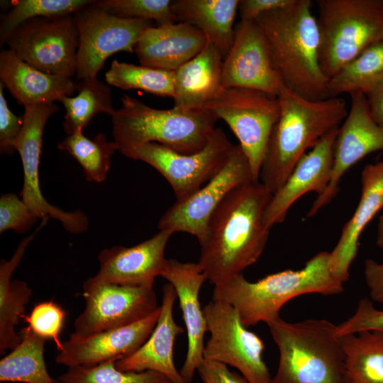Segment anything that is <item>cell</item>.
<instances>
[{
	"mask_svg": "<svg viewBox=\"0 0 383 383\" xmlns=\"http://www.w3.org/2000/svg\"><path fill=\"white\" fill-rule=\"evenodd\" d=\"M319 59L328 79L383 40V0H317Z\"/></svg>",
	"mask_w": 383,
	"mask_h": 383,
	"instance_id": "52a82bcc",
	"label": "cell"
},
{
	"mask_svg": "<svg viewBox=\"0 0 383 383\" xmlns=\"http://www.w3.org/2000/svg\"><path fill=\"white\" fill-rule=\"evenodd\" d=\"M364 275L371 299L383 306V262L366 260Z\"/></svg>",
	"mask_w": 383,
	"mask_h": 383,
	"instance_id": "ee69618b",
	"label": "cell"
},
{
	"mask_svg": "<svg viewBox=\"0 0 383 383\" xmlns=\"http://www.w3.org/2000/svg\"><path fill=\"white\" fill-rule=\"evenodd\" d=\"M177 296L170 283L162 287L160 313L157 323L145 342L132 355L116 362L123 372L153 371L165 375L171 383H188L174 362L177 337L184 329L174 321L173 308Z\"/></svg>",
	"mask_w": 383,
	"mask_h": 383,
	"instance_id": "7402d4cb",
	"label": "cell"
},
{
	"mask_svg": "<svg viewBox=\"0 0 383 383\" xmlns=\"http://www.w3.org/2000/svg\"><path fill=\"white\" fill-rule=\"evenodd\" d=\"M203 311L211 335L204 346V359L236 368L248 383H272L262 358L265 344L243 324L236 310L211 299Z\"/></svg>",
	"mask_w": 383,
	"mask_h": 383,
	"instance_id": "30bf717a",
	"label": "cell"
},
{
	"mask_svg": "<svg viewBox=\"0 0 383 383\" xmlns=\"http://www.w3.org/2000/svg\"><path fill=\"white\" fill-rule=\"evenodd\" d=\"M310 0H293L255 21L265 38L272 65L282 84L310 100L329 98L320 64V34Z\"/></svg>",
	"mask_w": 383,
	"mask_h": 383,
	"instance_id": "7a4b0ae2",
	"label": "cell"
},
{
	"mask_svg": "<svg viewBox=\"0 0 383 383\" xmlns=\"http://www.w3.org/2000/svg\"><path fill=\"white\" fill-rule=\"evenodd\" d=\"M339 127L328 133L299 160L283 185L272 194L263 216L269 228L282 223L291 206L305 194L314 192L318 196L324 192L331 177Z\"/></svg>",
	"mask_w": 383,
	"mask_h": 383,
	"instance_id": "ffe728a7",
	"label": "cell"
},
{
	"mask_svg": "<svg viewBox=\"0 0 383 383\" xmlns=\"http://www.w3.org/2000/svg\"><path fill=\"white\" fill-rule=\"evenodd\" d=\"M363 331L383 333V310L375 308L367 298L360 300L352 316L336 325V335L339 338Z\"/></svg>",
	"mask_w": 383,
	"mask_h": 383,
	"instance_id": "ab89813d",
	"label": "cell"
},
{
	"mask_svg": "<svg viewBox=\"0 0 383 383\" xmlns=\"http://www.w3.org/2000/svg\"><path fill=\"white\" fill-rule=\"evenodd\" d=\"M111 360L91 367L68 368L58 380L62 383H171L165 375L153 371L123 372Z\"/></svg>",
	"mask_w": 383,
	"mask_h": 383,
	"instance_id": "d590c367",
	"label": "cell"
},
{
	"mask_svg": "<svg viewBox=\"0 0 383 383\" xmlns=\"http://www.w3.org/2000/svg\"><path fill=\"white\" fill-rule=\"evenodd\" d=\"M160 313V306L148 317L130 325L88 335L74 332L62 343L55 362L70 368L91 367L127 357L150 336Z\"/></svg>",
	"mask_w": 383,
	"mask_h": 383,
	"instance_id": "d6986e66",
	"label": "cell"
},
{
	"mask_svg": "<svg viewBox=\"0 0 383 383\" xmlns=\"http://www.w3.org/2000/svg\"><path fill=\"white\" fill-rule=\"evenodd\" d=\"M111 116L116 145L156 143L182 154L201 151L208 143L218 120L207 109H157L128 95Z\"/></svg>",
	"mask_w": 383,
	"mask_h": 383,
	"instance_id": "8992f818",
	"label": "cell"
},
{
	"mask_svg": "<svg viewBox=\"0 0 383 383\" xmlns=\"http://www.w3.org/2000/svg\"><path fill=\"white\" fill-rule=\"evenodd\" d=\"M171 0H98L94 4L109 13L122 18L155 21L158 25L177 21Z\"/></svg>",
	"mask_w": 383,
	"mask_h": 383,
	"instance_id": "8d00e7d4",
	"label": "cell"
},
{
	"mask_svg": "<svg viewBox=\"0 0 383 383\" xmlns=\"http://www.w3.org/2000/svg\"><path fill=\"white\" fill-rule=\"evenodd\" d=\"M267 325L279 352L272 383H345V353L336 325L281 318Z\"/></svg>",
	"mask_w": 383,
	"mask_h": 383,
	"instance_id": "5b68a950",
	"label": "cell"
},
{
	"mask_svg": "<svg viewBox=\"0 0 383 383\" xmlns=\"http://www.w3.org/2000/svg\"><path fill=\"white\" fill-rule=\"evenodd\" d=\"M5 43L18 58L40 71L70 78L76 75L79 34L73 14L29 20Z\"/></svg>",
	"mask_w": 383,
	"mask_h": 383,
	"instance_id": "8fae6325",
	"label": "cell"
},
{
	"mask_svg": "<svg viewBox=\"0 0 383 383\" xmlns=\"http://www.w3.org/2000/svg\"><path fill=\"white\" fill-rule=\"evenodd\" d=\"M91 0H18L12 8L1 15L0 44L25 22L40 17H57L74 14L91 4Z\"/></svg>",
	"mask_w": 383,
	"mask_h": 383,
	"instance_id": "e575fe53",
	"label": "cell"
},
{
	"mask_svg": "<svg viewBox=\"0 0 383 383\" xmlns=\"http://www.w3.org/2000/svg\"><path fill=\"white\" fill-rule=\"evenodd\" d=\"M84 311L74 322V333L88 335L139 321L160 306L153 287L103 284L83 288Z\"/></svg>",
	"mask_w": 383,
	"mask_h": 383,
	"instance_id": "9a60e30c",
	"label": "cell"
},
{
	"mask_svg": "<svg viewBox=\"0 0 383 383\" xmlns=\"http://www.w3.org/2000/svg\"><path fill=\"white\" fill-rule=\"evenodd\" d=\"M282 85L272 65L260 26L255 20L240 19L234 28L232 45L223 58L222 88H247L277 97Z\"/></svg>",
	"mask_w": 383,
	"mask_h": 383,
	"instance_id": "e0dca14e",
	"label": "cell"
},
{
	"mask_svg": "<svg viewBox=\"0 0 383 383\" xmlns=\"http://www.w3.org/2000/svg\"><path fill=\"white\" fill-rule=\"evenodd\" d=\"M109 85L121 89H140L173 99L174 72L114 60L105 74Z\"/></svg>",
	"mask_w": 383,
	"mask_h": 383,
	"instance_id": "836d02e7",
	"label": "cell"
},
{
	"mask_svg": "<svg viewBox=\"0 0 383 383\" xmlns=\"http://www.w3.org/2000/svg\"><path fill=\"white\" fill-rule=\"evenodd\" d=\"M277 99L280 114L271 133L259 177L272 194L283 185L299 160L328 133L338 128L348 112L342 98L310 100L284 85Z\"/></svg>",
	"mask_w": 383,
	"mask_h": 383,
	"instance_id": "3957f363",
	"label": "cell"
},
{
	"mask_svg": "<svg viewBox=\"0 0 383 383\" xmlns=\"http://www.w3.org/2000/svg\"><path fill=\"white\" fill-rule=\"evenodd\" d=\"M0 81L23 106L60 101L77 91L72 78L40 71L10 50L0 53Z\"/></svg>",
	"mask_w": 383,
	"mask_h": 383,
	"instance_id": "d4e9b609",
	"label": "cell"
},
{
	"mask_svg": "<svg viewBox=\"0 0 383 383\" xmlns=\"http://www.w3.org/2000/svg\"><path fill=\"white\" fill-rule=\"evenodd\" d=\"M272 194L260 181L231 192L211 216L201 246L199 264L214 285L255 263L270 230L263 216Z\"/></svg>",
	"mask_w": 383,
	"mask_h": 383,
	"instance_id": "6da1fadb",
	"label": "cell"
},
{
	"mask_svg": "<svg viewBox=\"0 0 383 383\" xmlns=\"http://www.w3.org/2000/svg\"><path fill=\"white\" fill-rule=\"evenodd\" d=\"M207 41L203 32L188 23H168L144 29L134 52L141 65L175 72L197 55Z\"/></svg>",
	"mask_w": 383,
	"mask_h": 383,
	"instance_id": "603a6c76",
	"label": "cell"
},
{
	"mask_svg": "<svg viewBox=\"0 0 383 383\" xmlns=\"http://www.w3.org/2000/svg\"><path fill=\"white\" fill-rule=\"evenodd\" d=\"M351 106L340 126L333 149L331 180L314 200L306 217H312L330 204L339 192V184L345 172L367 155L383 151V128L373 119L366 96L353 94Z\"/></svg>",
	"mask_w": 383,
	"mask_h": 383,
	"instance_id": "2e32d148",
	"label": "cell"
},
{
	"mask_svg": "<svg viewBox=\"0 0 383 383\" xmlns=\"http://www.w3.org/2000/svg\"><path fill=\"white\" fill-rule=\"evenodd\" d=\"M252 181L257 180L248 159L240 145H233L225 165L213 178L167 209L157 223L159 231L172 234L187 233L200 243L211 216L226 196L234 189Z\"/></svg>",
	"mask_w": 383,
	"mask_h": 383,
	"instance_id": "4fadbf2b",
	"label": "cell"
},
{
	"mask_svg": "<svg viewBox=\"0 0 383 383\" xmlns=\"http://www.w3.org/2000/svg\"><path fill=\"white\" fill-rule=\"evenodd\" d=\"M39 219L24 203L13 193L1 194L0 197V233L13 230L24 233L30 230Z\"/></svg>",
	"mask_w": 383,
	"mask_h": 383,
	"instance_id": "f35d334b",
	"label": "cell"
},
{
	"mask_svg": "<svg viewBox=\"0 0 383 383\" xmlns=\"http://www.w3.org/2000/svg\"><path fill=\"white\" fill-rule=\"evenodd\" d=\"M54 103L24 106L23 124L16 144L23 170V184L20 197L39 218L60 221L65 229L73 234L86 231L87 216L81 210L65 211L50 204L43 196L40 184L39 166L42 154L43 135L50 117L57 112Z\"/></svg>",
	"mask_w": 383,
	"mask_h": 383,
	"instance_id": "5bb4252c",
	"label": "cell"
},
{
	"mask_svg": "<svg viewBox=\"0 0 383 383\" xmlns=\"http://www.w3.org/2000/svg\"><path fill=\"white\" fill-rule=\"evenodd\" d=\"M376 243L380 249L383 250V214L378 221Z\"/></svg>",
	"mask_w": 383,
	"mask_h": 383,
	"instance_id": "bcb514c9",
	"label": "cell"
},
{
	"mask_svg": "<svg viewBox=\"0 0 383 383\" xmlns=\"http://www.w3.org/2000/svg\"><path fill=\"white\" fill-rule=\"evenodd\" d=\"M57 147L79 163L87 181L96 183L106 180L111 157L118 151L115 141L109 140L104 134L99 133L91 140L84 135L83 131L67 135Z\"/></svg>",
	"mask_w": 383,
	"mask_h": 383,
	"instance_id": "d6a6232c",
	"label": "cell"
},
{
	"mask_svg": "<svg viewBox=\"0 0 383 383\" xmlns=\"http://www.w3.org/2000/svg\"><path fill=\"white\" fill-rule=\"evenodd\" d=\"M197 372L203 383H248L242 374L231 372L227 365L205 359Z\"/></svg>",
	"mask_w": 383,
	"mask_h": 383,
	"instance_id": "b9f144b4",
	"label": "cell"
},
{
	"mask_svg": "<svg viewBox=\"0 0 383 383\" xmlns=\"http://www.w3.org/2000/svg\"><path fill=\"white\" fill-rule=\"evenodd\" d=\"M43 219L37 229L23 239L12 257L0 261V354L11 350L21 341L22 338L16 331L19 319L24 316L26 304L32 296V289L22 280L12 281L11 276L19 265L29 244L39 231L46 224Z\"/></svg>",
	"mask_w": 383,
	"mask_h": 383,
	"instance_id": "4316f807",
	"label": "cell"
},
{
	"mask_svg": "<svg viewBox=\"0 0 383 383\" xmlns=\"http://www.w3.org/2000/svg\"><path fill=\"white\" fill-rule=\"evenodd\" d=\"M73 15L79 34L77 81L97 77L112 55L133 52L142 31L152 26L150 21L113 16L96 6L94 1Z\"/></svg>",
	"mask_w": 383,
	"mask_h": 383,
	"instance_id": "7c38bea8",
	"label": "cell"
},
{
	"mask_svg": "<svg viewBox=\"0 0 383 383\" xmlns=\"http://www.w3.org/2000/svg\"><path fill=\"white\" fill-rule=\"evenodd\" d=\"M293 0H240L238 10L241 20L255 21L259 16L288 6Z\"/></svg>",
	"mask_w": 383,
	"mask_h": 383,
	"instance_id": "7bdbcfd3",
	"label": "cell"
},
{
	"mask_svg": "<svg viewBox=\"0 0 383 383\" xmlns=\"http://www.w3.org/2000/svg\"><path fill=\"white\" fill-rule=\"evenodd\" d=\"M117 146L126 157L157 170L170 184L177 200H180L197 191L222 169L233 144L221 128H216L206 145L193 154H182L156 143Z\"/></svg>",
	"mask_w": 383,
	"mask_h": 383,
	"instance_id": "ba28073f",
	"label": "cell"
},
{
	"mask_svg": "<svg viewBox=\"0 0 383 383\" xmlns=\"http://www.w3.org/2000/svg\"><path fill=\"white\" fill-rule=\"evenodd\" d=\"M238 5L239 0H174L171 8L177 21L203 32L224 58L232 45Z\"/></svg>",
	"mask_w": 383,
	"mask_h": 383,
	"instance_id": "83f0119b",
	"label": "cell"
},
{
	"mask_svg": "<svg viewBox=\"0 0 383 383\" xmlns=\"http://www.w3.org/2000/svg\"><path fill=\"white\" fill-rule=\"evenodd\" d=\"M365 96L371 116L375 122L383 128V83Z\"/></svg>",
	"mask_w": 383,
	"mask_h": 383,
	"instance_id": "f6af8a7d",
	"label": "cell"
},
{
	"mask_svg": "<svg viewBox=\"0 0 383 383\" xmlns=\"http://www.w3.org/2000/svg\"><path fill=\"white\" fill-rule=\"evenodd\" d=\"M4 86L0 83V152L12 155L16 150L17 139L23 128V116L11 112L4 94Z\"/></svg>",
	"mask_w": 383,
	"mask_h": 383,
	"instance_id": "60d3db41",
	"label": "cell"
},
{
	"mask_svg": "<svg viewBox=\"0 0 383 383\" xmlns=\"http://www.w3.org/2000/svg\"><path fill=\"white\" fill-rule=\"evenodd\" d=\"M21 343L0 360V382L58 383L49 374L44 359L46 339L30 326L21 331Z\"/></svg>",
	"mask_w": 383,
	"mask_h": 383,
	"instance_id": "f546056e",
	"label": "cell"
},
{
	"mask_svg": "<svg viewBox=\"0 0 383 383\" xmlns=\"http://www.w3.org/2000/svg\"><path fill=\"white\" fill-rule=\"evenodd\" d=\"M224 121L240 142L259 180L272 129L280 114L277 97L241 87L222 88L204 107Z\"/></svg>",
	"mask_w": 383,
	"mask_h": 383,
	"instance_id": "9c48e42d",
	"label": "cell"
},
{
	"mask_svg": "<svg viewBox=\"0 0 383 383\" xmlns=\"http://www.w3.org/2000/svg\"><path fill=\"white\" fill-rule=\"evenodd\" d=\"M76 96H63L60 101L66 113L63 128L67 135L83 131L97 113H114L110 87L97 77L77 81Z\"/></svg>",
	"mask_w": 383,
	"mask_h": 383,
	"instance_id": "1f68e13d",
	"label": "cell"
},
{
	"mask_svg": "<svg viewBox=\"0 0 383 383\" xmlns=\"http://www.w3.org/2000/svg\"><path fill=\"white\" fill-rule=\"evenodd\" d=\"M161 277L173 286L179 299L187 334V351L180 373L191 383L204 360L207 328L199 292L207 277L199 262H182L174 259H167Z\"/></svg>",
	"mask_w": 383,
	"mask_h": 383,
	"instance_id": "44dd1931",
	"label": "cell"
},
{
	"mask_svg": "<svg viewBox=\"0 0 383 383\" xmlns=\"http://www.w3.org/2000/svg\"><path fill=\"white\" fill-rule=\"evenodd\" d=\"M383 209V160L365 166L361 173V195L330 256V268L341 283L348 281L355 258L360 237L368 223Z\"/></svg>",
	"mask_w": 383,
	"mask_h": 383,
	"instance_id": "cb8c5ba5",
	"label": "cell"
},
{
	"mask_svg": "<svg viewBox=\"0 0 383 383\" xmlns=\"http://www.w3.org/2000/svg\"><path fill=\"white\" fill-rule=\"evenodd\" d=\"M223 57L209 40L203 50L174 72V108L204 107L222 89Z\"/></svg>",
	"mask_w": 383,
	"mask_h": 383,
	"instance_id": "484cf974",
	"label": "cell"
},
{
	"mask_svg": "<svg viewBox=\"0 0 383 383\" xmlns=\"http://www.w3.org/2000/svg\"><path fill=\"white\" fill-rule=\"evenodd\" d=\"M172 235L159 231L134 246L101 250L98 255L99 270L84 282L83 288L103 284L153 287L155 277H161L166 266L165 250Z\"/></svg>",
	"mask_w": 383,
	"mask_h": 383,
	"instance_id": "ac0fdd59",
	"label": "cell"
},
{
	"mask_svg": "<svg viewBox=\"0 0 383 383\" xmlns=\"http://www.w3.org/2000/svg\"><path fill=\"white\" fill-rule=\"evenodd\" d=\"M345 353V383H383V333L340 337Z\"/></svg>",
	"mask_w": 383,
	"mask_h": 383,
	"instance_id": "f1b7e54d",
	"label": "cell"
},
{
	"mask_svg": "<svg viewBox=\"0 0 383 383\" xmlns=\"http://www.w3.org/2000/svg\"><path fill=\"white\" fill-rule=\"evenodd\" d=\"M65 318L66 311L53 301L36 304L30 314L23 317L36 334L54 341L58 351L62 348L60 335Z\"/></svg>",
	"mask_w": 383,
	"mask_h": 383,
	"instance_id": "74e56055",
	"label": "cell"
},
{
	"mask_svg": "<svg viewBox=\"0 0 383 383\" xmlns=\"http://www.w3.org/2000/svg\"><path fill=\"white\" fill-rule=\"evenodd\" d=\"M58 383H62V382L58 380Z\"/></svg>",
	"mask_w": 383,
	"mask_h": 383,
	"instance_id": "7dc6e473",
	"label": "cell"
},
{
	"mask_svg": "<svg viewBox=\"0 0 383 383\" xmlns=\"http://www.w3.org/2000/svg\"><path fill=\"white\" fill-rule=\"evenodd\" d=\"M383 83V40L370 46L329 79L330 97L366 95Z\"/></svg>",
	"mask_w": 383,
	"mask_h": 383,
	"instance_id": "4dcf8cb0",
	"label": "cell"
},
{
	"mask_svg": "<svg viewBox=\"0 0 383 383\" xmlns=\"http://www.w3.org/2000/svg\"><path fill=\"white\" fill-rule=\"evenodd\" d=\"M343 291V284L331 270L329 252L322 251L298 270H283L256 282L247 280L243 274L233 276L214 285L212 299L231 305L243 324L249 328L279 319L282 307L295 297L309 294L338 295Z\"/></svg>",
	"mask_w": 383,
	"mask_h": 383,
	"instance_id": "277c9868",
	"label": "cell"
}]
</instances>
